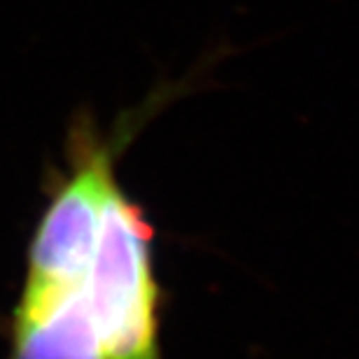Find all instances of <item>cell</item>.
Segmentation results:
<instances>
[{
  "label": "cell",
  "mask_w": 359,
  "mask_h": 359,
  "mask_svg": "<svg viewBox=\"0 0 359 359\" xmlns=\"http://www.w3.org/2000/svg\"><path fill=\"white\" fill-rule=\"evenodd\" d=\"M7 359H105L87 285L33 301L19 299L10 318Z\"/></svg>",
  "instance_id": "cell-3"
},
{
  "label": "cell",
  "mask_w": 359,
  "mask_h": 359,
  "mask_svg": "<svg viewBox=\"0 0 359 359\" xmlns=\"http://www.w3.org/2000/svg\"><path fill=\"white\" fill-rule=\"evenodd\" d=\"M163 100L154 93L140 110L128 112L103 133L91 114H75L66 138V173H52L49 203L35 226L19 299H42L87 285L96 255L100 222L112 187L114 163L147 114Z\"/></svg>",
  "instance_id": "cell-1"
},
{
  "label": "cell",
  "mask_w": 359,
  "mask_h": 359,
  "mask_svg": "<svg viewBox=\"0 0 359 359\" xmlns=\"http://www.w3.org/2000/svg\"><path fill=\"white\" fill-rule=\"evenodd\" d=\"M152 226L119 182L107 196L87 299L105 359H161Z\"/></svg>",
  "instance_id": "cell-2"
}]
</instances>
